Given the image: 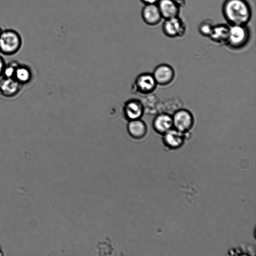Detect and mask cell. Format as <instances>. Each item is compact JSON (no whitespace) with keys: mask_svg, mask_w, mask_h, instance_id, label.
I'll return each instance as SVG.
<instances>
[{"mask_svg":"<svg viewBox=\"0 0 256 256\" xmlns=\"http://www.w3.org/2000/svg\"><path fill=\"white\" fill-rule=\"evenodd\" d=\"M222 13L230 26L247 25L252 16V8L247 0H225Z\"/></svg>","mask_w":256,"mask_h":256,"instance_id":"1","label":"cell"},{"mask_svg":"<svg viewBox=\"0 0 256 256\" xmlns=\"http://www.w3.org/2000/svg\"><path fill=\"white\" fill-rule=\"evenodd\" d=\"M23 45L20 34L12 29L3 30L0 34V54L13 56L18 53Z\"/></svg>","mask_w":256,"mask_h":256,"instance_id":"2","label":"cell"},{"mask_svg":"<svg viewBox=\"0 0 256 256\" xmlns=\"http://www.w3.org/2000/svg\"><path fill=\"white\" fill-rule=\"evenodd\" d=\"M250 35L247 25L231 26L226 44L233 50L241 49L248 43Z\"/></svg>","mask_w":256,"mask_h":256,"instance_id":"3","label":"cell"},{"mask_svg":"<svg viewBox=\"0 0 256 256\" xmlns=\"http://www.w3.org/2000/svg\"><path fill=\"white\" fill-rule=\"evenodd\" d=\"M172 117L173 128L177 130L187 134L193 129L195 119L189 110L180 109L174 113Z\"/></svg>","mask_w":256,"mask_h":256,"instance_id":"4","label":"cell"},{"mask_svg":"<svg viewBox=\"0 0 256 256\" xmlns=\"http://www.w3.org/2000/svg\"><path fill=\"white\" fill-rule=\"evenodd\" d=\"M162 29L164 34L171 38L181 37L186 32L185 25L179 16L165 20Z\"/></svg>","mask_w":256,"mask_h":256,"instance_id":"5","label":"cell"},{"mask_svg":"<svg viewBox=\"0 0 256 256\" xmlns=\"http://www.w3.org/2000/svg\"><path fill=\"white\" fill-rule=\"evenodd\" d=\"M23 86L13 78L2 77L0 80V94L6 98H15L21 93Z\"/></svg>","mask_w":256,"mask_h":256,"instance_id":"6","label":"cell"},{"mask_svg":"<svg viewBox=\"0 0 256 256\" xmlns=\"http://www.w3.org/2000/svg\"><path fill=\"white\" fill-rule=\"evenodd\" d=\"M153 75L158 85L166 86L173 82L175 71L171 66L162 64L155 68Z\"/></svg>","mask_w":256,"mask_h":256,"instance_id":"7","label":"cell"},{"mask_svg":"<svg viewBox=\"0 0 256 256\" xmlns=\"http://www.w3.org/2000/svg\"><path fill=\"white\" fill-rule=\"evenodd\" d=\"M157 85L153 74L149 73L140 74L135 82L136 91L144 95L149 94L154 92Z\"/></svg>","mask_w":256,"mask_h":256,"instance_id":"8","label":"cell"},{"mask_svg":"<svg viewBox=\"0 0 256 256\" xmlns=\"http://www.w3.org/2000/svg\"><path fill=\"white\" fill-rule=\"evenodd\" d=\"M144 113L143 104L138 99H133L127 101L123 107L124 116L128 122L141 119Z\"/></svg>","mask_w":256,"mask_h":256,"instance_id":"9","label":"cell"},{"mask_svg":"<svg viewBox=\"0 0 256 256\" xmlns=\"http://www.w3.org/2000/svg\"><path fill=\"white\" fill-rule=\"evenodd\" d=\"M186 135L173 128L162 135L163 142L169 149H177L184 145Z\"/></svg>","mask_w":256,"mask_h":256,"instance_id":"10","label":"cell"},{"mask_svg":"<svg viewBox=\"0 0 256 256\" xmlns=\"http://www.w3.org/2000/svg\"><path fill=\"white\" fill-rule=\"evenodd\" d=\"M157 5L163 19L167 20L179 16L180 6L175 0H159Z\"/></svg>","mask_w":256,"mask_h":256,"instance_id":"11","label":"cell"},{"mask_svg":"<svg viewBox=\"0 0 256 256\" xmlns=\"http://www.w3.org/2000/svg\"><path fill=\"white\" fill-rule=\"evenodd\" d=\"M141 16L144 22L150 26L157 25L163 19L157 4L145 5Z\"/></svg>","mask_w":256,"mask_h":256,"instance_id":"12","label":"cell"},{"mask_svg":"<svg viewBox=\"0 0 256 256\" xmlns=\"http://www.w3.org/2000/svg\"><path fill=\"white\" fill-rule=\"evenodd\" d=\"M152 126L157 133L163 135L173 128L172 116L167 113L160 114L154 119Z\"/></svg>","mask_w":256,"mask_h":256,"instance_id":"13","label":"cell"},{"mask_svg":"<svg viewBox=\"0 0 256 256\" xmlns=\"http://www.w3.org/2000/svg\"><path fill=\"white\" fill-rule=\"evenodd\" d=\"M129 135L133 139L140 140L147 134L148 127L145 122L141 119L129 121L127 125Z\"/></svg>","mask_w":256,"mask_h":256,"instance_id":"14","label":"cell"},{"mask_svg":"<svg viewBox=\"0 0 256 256\" xmlns=\"http://www.w3.org/2000/svg\"><path fill=\"white\" fill-rule=\"evenodd\" d=\"M13 78L23 86L29 84L33 78V73L31 68L25 64L19 63L16 67Z\"/></svg>","mask_w":256,"mask_h":256,"instance_id":"15","label":"cell"},{"mask_svg":"<svg viewBox=\"0 0 256 256\" xmlns=\"http://www.w3.org/2000/svg\"><path fill=\"white\" fill-rule=\"evenodd\" d=\"M230 27L225 24L214 26L209 38L218 44H226L229 36Z\"/></svg>","mask_w":256,"mask_h":256,"instance_id":"16","label":"cell"},{"mask_svg":"<svg viewBox=\"0 0 256 256\" xmlns=\"http://www.w3.org/2000/svg\"><path fill=\"white\" fill-rule=\"evenodd\" d=\"M214 25L209 20L202 22L199 26V31L203 36L209 37L213 31Z\"/></svg>","mask_w":256,"mask_h":256,"instance_id":"17","label":"cell"},{"mask_svg":"<svg viewBox=\"0 0 256 256\" xmlns=\"http://www.w3.org/2000/svg\"><path fill=\"white\" fill-rule=\"evenodd\" d=\"M18 63L17 61H12L8 64H6L2 77L13 78L15 71Z\"/></svg>","mask_w":256,"mask_h":256,"instance_id":"18","label":"cell"},{"mask_svg":"<svg viewBox=\"0 0 256 256\" xmlns=\"http://www.w3.org/2000/svg\"><path fill=\"white\" fill-rule=\"evenodd\" d=\"M6 62L3 57L0 54V78L2 77Z\"/></svg>","mask_w":256,"mask_h":256,"instance_id":"19","label":"cell"},{"mask_svg":"<svg viewBox=\"0 0 256 256\" xmlns=\"http://www.w3.org/2000/svg\"><path fill=\"white\" fill-rule=\"evenodd\" d=\"M159 0H140L145 5L157 4Z\"/></svg>","mask_w":256,"mask_h":256,"instance_id":"20","label":"cell"},{"mask_svg":"<svg viewBox=\"0 0 256 256\" xmlns=\"http://www.w3.org/2000/svg\"><path fill=\"white\" fill-rule=\"evenodd\" d=\"M4 252L1 248H0V256H4Z\"/></svg>","mask_w":256,"mask_h":256,"instance_id":"21","label":"cell"},{"mask_svg":"<svg viewBox=\"0 0 256 256\" xmlns=\"http://www.w3.org/2000/svg\"><path fill=\"white\" fill-rule=\"evenodd\" d=\"M3 29H2L1 27H0V34L2 33Z\"/></svg>","mask_w":256,"mask_h":256,"instance_id":"22","label":"cell"}]
</instances>
